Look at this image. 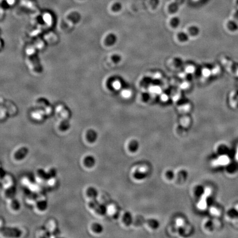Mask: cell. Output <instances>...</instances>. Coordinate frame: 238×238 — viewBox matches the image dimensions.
Instances as JSON below:
<instances>
[{"label":"cell","mask_w":238,"mask_h":238,"mask_svg":"<svg viewBox=\"0 0 238 238\" xmlns=\"http://www.w3.org/2000/svg\"><path fill=\"white\" fill-rule=\"evenodd\" d=\"M0 231L2 235L7 237L18 238L22 235L21 230L17 228L4 227L1 228Z\"/></svg>","instance_id":"6da1fadb"},{"label":"cell","mask_w":238,"mask_h":238,"mask_svg":"<svg viewBox=\"0 0 238 238\" xmlns=\"http://www.w3.org/2000/svg\"><path fill=\"white\" fill-rule=\"evenodd\" d=\"M28 153L29 150L27 147H21L14 154V158L17 160H22L26 157Z\"/></svg>","instance_id":"7a4b0ae2"},{"label":"cell","mask_w":238,"mask_h":238,"mask_svg":"<svg viewBox=\"0 0 238 238\" xmlns=\"http://www.w3.org/2000/svg\"><path fill=\"white\" fill-rule=\"evenodd\" d=\"M87 140L89 143H94L98 138V134L93 130H89L87 131L86 134Z\"/></svg>","instance_id":"3957f363"},{"label":"cell","mask_w":238,"mask_h":238,"mask_svg":"<svg viewBox=\"0 0 238 238\" xmlns=\"http://www.w3.org/2000/svg\"><path fill=\"white\" fill-rule=\"evenodd\" d=\"M96 160L94 157L92 156H87L84 159V164L85 166L89 168H91L94 166Z\"/></svg>","instance_id":"277c9868"},{"label":"cell","mask_w":238,"mask_h":238,"mask_svg":"<svg viewBox=\"0 0 238 238\" xmlns=\"http://www.w3.org/2000/svg\"><path fill=\"white\" fill-rule=\"evenodd\" d=\"M87 195L91 199H97L98 195V191L93 187H89L87 190Z\"/></svg>","instance_id":"5b68a950"},{"label":"cell","mask_w":238,"mask_h":238,"mask_svg":"<svg viewBox=\"0 0 238 238\" xmlns=\"http://www.w3.org/2000/svg\"><path fill=\"white\" fill-rule=\"evenodd\" d=\"M16 193V188L15 186H11L8 188L5 191V194L7 197L9 199H14Z\"/></svg>","instance_id":"8992f818"},{"label":"cell","mask_w":238,"mask_h":238,"mask_svg":"<svg viewBox=\"0 0 238 238\" xmlns=\"http://www.w3.org/2000/svg\"><path fill=\"white\" fill-rule=\"evenodd\" d=\"M96 213H97L100 215H104L105 214L107 213V208L104 205L100 204L99 203L98 205L96 206V207L94 209Z\"/></svg>","instance_id":"52a82bcc"},{"label":"cell","mask_w":238,"mask_h":238,"mask_svg":"<svg viewBox=\"0 0 238 238\" xmlns=\"http://www.w3.org/2000/svg\"><path fill=\"white\" fill-rule=\"evenodd\" d=\"M92 230L96 233H101L103 230V227L100 223H94L91 225Z\"/></svg>","instance_id":"ba28073f"},{"label":"cell","mask_w":238,"mask_h":238,"mask_svg":"<svg viewBox=\"0 0 238 238\" xmlns=\"http://www.w3.org/2000/svg\"><path fill=\"white\" fill-rule=\"evenodd\" d=\"M48 202L46 200H40L37 203L38 208L42 211H45L46 209H48Z\"/></svg>","instance_id":"9c48e42d"},{"label":"cell","mask_w":238,"mask_h":238,"mask_svg":"<svg viewBox=\"0 0 238 238\" xmlns=\"http://www.w3.org/2000/svg\"><path fill=\"white\" fill-rule=\"evenodd\" d=\"M38 174L39 176L41 178H42V179L47 180H49L50 179H51V177L49 175V172L48 173L46 172L44 170L42 169H39L38 170Z\"/></svg>","instance_id":"30bf717a"},{"label":"cell","mask_w":238,"mask_h":238,"mask_svg":"<svg viewBox=\"0 0 238 238\" xmlns=\"http://www.w3.org/2000/svg\"><path fill=\"white\" fill-rule=\"evenodd\" d=\"M11 206L14 210L17 211L19 210L20 208V204L17 199H13L11 203Z\"/></svg>","instance_id":"8fae6325"},{"label":"cell","mask_w":238,"mask_h":238,"mask_svg":"<svg viewBox=\"0 0 238 238\" xmlns=\"http://www.w3.org/2000/svg\"><path fill=\"white\" fill-rule=\"evenodd\" d=\"M217 162H218V164H219L224 165V164H226L228 163V158H227L226 156H222L219 158Z\"/></svg>","instance_id":"7c38bea8"},{"label":"cell","mask_w":238,"mask_h":238,"mask_svg":"<svg viewBox=\"0 0 238 238\" xmlns=\"http://www.w3.org/2000/svg\"><path fill=\"white\" fill-rule=\"evenodd\" d=\"M49 173L51 178H55L56 176L57 172H56L55 169L52 168L49 170Z\"/></svg>","instance_id":"4fadbf2b"},{"label":"cell","mask_w":238,"mask_h":238,"mask_svg":"<svg viewBox=\"0 0 238 238\" xmlns=\"http://www.w3.org/2000/svg\"><path fill=\"white\" fill-rule=\"evenodd\" d=\"M69 128V125L68 123L66 122L65 124L63 125V124H61V126H60V130L62 131H65L67 130Z\"/></svg>","instance_id":"5bb4252c"},{"label":"cell","mask_w":238,"mask_h":238,"mask_svg":"<svg viewBox=\"0 0 238 238\" xmlns=\"http://www.w3.org/2000/svg\"><path fill=\"white\" fill-rule=\"evenodd\" d=\"M114 87L115 89H120V83H119L118 82H115L114 83Z\"/></svg>","instance_id":"9a60e30c"},{"label":"cell","mask_w":238,"mask_h":238,"mask_svg":"<svg viewBox=\"0 0 238 238\" xmlns=\"http://www.w3.org/2000/svg\"><path fill=\"white\" fill-rule=\"evenodd\" d=\"M237 2H238V0H237Z\"/></svg>","instance_id":"2e32d148"}]
</instances>
